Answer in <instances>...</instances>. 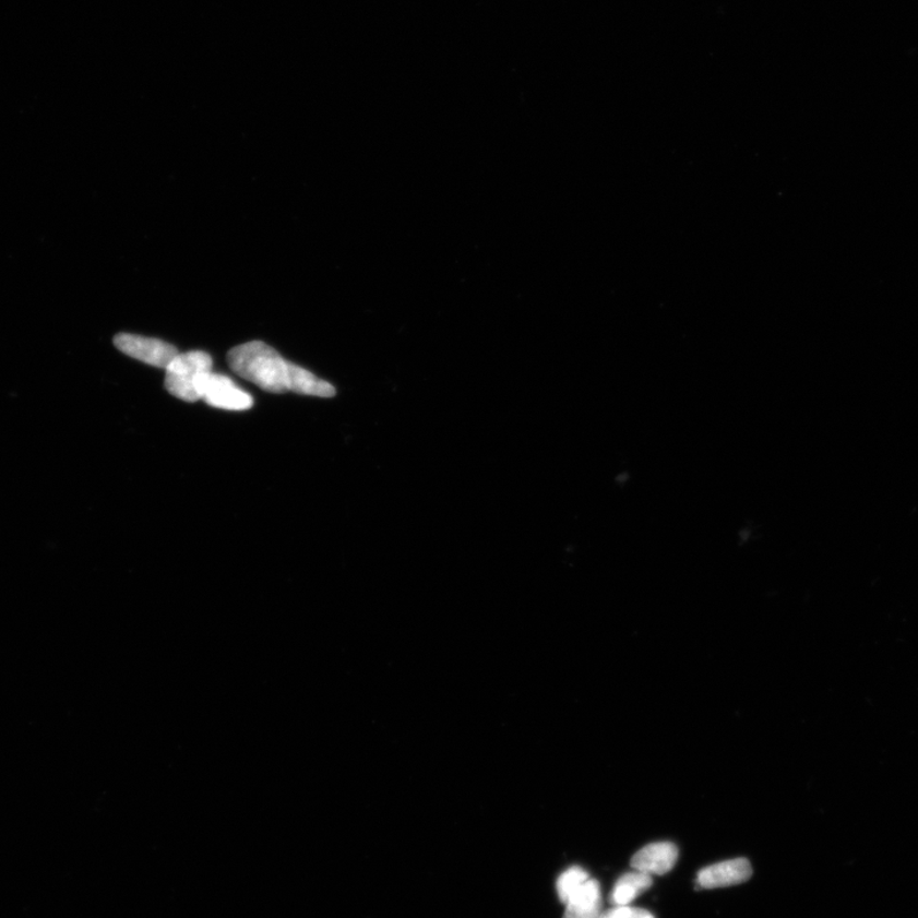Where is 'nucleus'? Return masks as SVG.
<instances>
[{
    "instance_id": "0eeeda50",
    "label": "nucleus",
    "mask_w": 918,
    "mask_h": 918,
    "mask_svg": "<svg viewBox=\"0 0 918 918\" xmlns=\"http://www.w3.org/2000/svg\"><path fill=\"white\" fill-rule=\"evenodd\" d=\"M601 887H599L597 880L589 879L565 903L564 918H601Z\"/></svg>"
},
{
    "instance_id": "7ed1b4c3",
    "label": "nucleus",
    "mask_w": 918,
    "mask_h": 918,
    "mask_svg": "<svg viewBox=\"0 0 918 918\" xmlns=\"http://www.w3.org/2000/svg\"><path fill=\"white\" fill-rule=\"evenodd\" d=\"M201 400L208 406L227 412H246L254 405L253 397L239 389L229 377L214 373L204 374L200 381Z\"/></svg>"
},
{
    "instance_id": "f257e3e1",
    "label": "nucleus",
    "mask_w": 918,
    "mask_h": 918,
    "mask_svg": "<svg viewBox=\"0 0 918 918\" xmlns=\"http://www.w3.org/2000/svg\"><path fill=\"white\" fill-rule=\"evenodd\" d=\"M227 362L235 374L265 392L276 394L291 392L295 370L298 368L262 341L231 348L227 354Z\"/></svg>"
},
{
    "instance_id": "423d86ee",
    "label": "nucleus",
    "mask_w": 918,
    "mask_h": 918,
    "mask_svg": "<svg viewBox=\"0 0 918 918\" xmlns=\"http://www.w3.org/2000/svg\"><path fill=\"white\" fill-rule=\"evenodd\" d=\"M679 857V849L671 842H657L640 849L633 856L632 868L652 878L670 872Z\"/></svg>"
},
{
    "instance_id": "20e7f679",
    "label": "nucleus",
    "mask_w": 918,
    "mask_h": 918,
    "mask_svg": "<svg viewBox=\"0 0 918 918\" xmlns=\"http://www.w3.org/2000/svg\"><path fill=\"white\" fill-rule=\"evenodd\" d=\"M114 345L131 358L160 369L168 368L179 355L178 348L165 341L131 335V333H119L114 338Z\"/></svg>"
},
{
    "instance_id": "f03ea898",
    "label": "nucleus",
    "mask_w": 918,
    "mask_h": 918,
    "mask_svg": "<svg viewBox=\"0 0 918 918\" xmlns=\"http://www.w3.org/2000/svg\"><path fill=\"white\" fill-rule=\"evenodd\" d=\"M212 367H214V361L207 353L179 354L165 369V389L171 396L181 401L191 402V404L200 401V381L204 374L212 371Z\"/></svg>"
},
{
    "instance_id": "9d476101",
    "label": "nucleus",
    "mask_w": 918,
    "mask_h": 918,
    "mask_svg": "<svg viewBox=\"0 0 918 918\" xmlns=\"http://www.w3.org/2000/svg\"><path fill=\"white\" fill-rule=\"evenodd\" d=\"M601 918H655L646 909L631 906H613L603 913Z\"/></svg>"
},
{
    "instance_id": "1a4fd4ad",
    "label": "nucleus",
    "mask_w": 918,
    "mask_h": 918,
    "mask_svg": "<svg viewBox=\"0 0 918 918\" xmlns=\"http://www.w3.org/2000/svg\"><path fill=\"white\" fill-rule=\"evenodd\" d=\"M587 871L582 868H569L561 874L557 882V892L559 899L565 903L573 897V895L581 890L584 883L589 880Z\"/></svg>"
},
{
    "instance_id": "39448f33",
    "label": "nucleus",
    "mask_w": 918,
    "mask_h": 918,
    "mask_svg": "<svg viewBox=\"0 0 918 918\" xmlns=\"http://www.w3.org/2000/svg\"><path fill=\"white\" fill-rule=\"evenodd\" d=\"M753 869L747 859H735L711 865L698 872L696 886L715 890L748 882Z\"/></svg>"
},
{
    "instance_id": "6e6552de",
    "label": "nucleus",
    "mask_w": 918,
    "mask_h": 918,
    "mask_svg": "<svg viewBox=\"0 0 918 918\" xmlns=\"http://www.w3.org/2000/svg\"><path fill=\"white\" fill-rule=\"evenodd\" d=\"M652 883H654L652 877L641 871L627 872L613 886L610 901L613 906H631L634 899L649 890Z\"/></svg>"
}]
</instances>
